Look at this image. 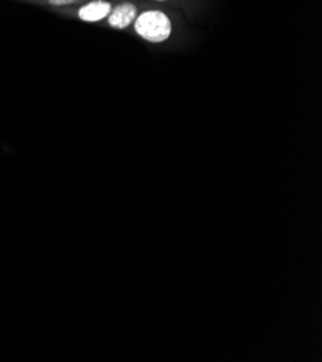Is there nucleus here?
<instances>
[{"mask_svg":"<svg viewBox=\"0 0 322 362\" xmlns=\"http://www.w3.org/2000/svg\"><path fill=\"white\" fill-rule=\"evenodd\" d=\"M134 29L143 40L151 42H162L169 38L172 25L165 13L158 11H149L142 13L136 19Z\"/></svg>","mask_w":322,"mask_h":362,"instance_id":"1","label":"nucleus"},{"mask_svg":"<svg viewBox=\"0 0 322 362\" xmlns=\"http://www.w3.org/2000/svg\"><path fill=\"white\" fill-rule=\"evenodd\" d=\"M137 11L134 8V5L132 4H123L116 6L113 11H110L109 13V23L113 28L117 29H125L127 28L136 18Z\"/></svg>","mask_w":322,"mask_h":362,"instance_id":"2","label":"nucleus"},{"mask_svg":"<svg viewBox=\"0 0 322 362\" xmlns=\"http://www.w3.org/2000/svg\"><path fill=\"white\" fill-rule=\"evenodd\" d=\"M112 6L109 2H104V0H96V2H91L86 5L84 8L80 9V18L87 22H97L105 18L110 13Z\"/></svg>","mask_w":322,"mask_h":362,"instance_id":"3","label":"nucleus"},{"mask_svg":"<svg viewBox=\"0 0 322 362\" xmlns=\"http://www.w3.org/2000/svg\"><path fill=\"white\" fill-rule=\"evenodd\" d=\"M48 2L51 5H55V6H64V5L74 4V2H77V0H48Z\"/></svg>","mask_w":322,"mask_h":362,"instance_id":"4","label":"nucleus"}]
</instances>
